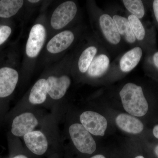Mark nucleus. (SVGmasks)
<instances>
[{"label": "nucleus", "mask_w": 158, "mask_h": 158, "mask_svg": "<svg viewBox=\"0 0 158 158\" xmlns=\"http://www.w3.org/2000/svg\"><path fill=\"white\" fill-rule=\"evenodd\" d=\"M119 95L123 108L130 115L141 117L147 113L148 103L141 86L127 83L120 90Z\"/></svg>", "instance_id": "nucleus-1"}, {"label": "nucleus", "mask_w": 158, "mask_h": 158, "mask_svg": "<svg viewBox=\"0 0 158 158\" xmlns=\"http://www.w3.org/2000/svg\"><path fill=\"white\" fill-rule=\"evenodd\" d=\"M69 133L73 144L80 152L91 154L96 150V142L82 124L72 125L69 128Z\"/></svg>", "instance_id": "nucleus-2"}, {"label": "nucleus", "mask_w": 158, "mask_h": 158, "mask_svg": "<svg viewBox=\"0 0 158 158\" xmlns=\"http://www.w3.org/2000/svg\"><path fill=\"white\" fill-rule=\"evenodd\" d=\"M77 10V6L73 2L62 3L54 11L51 18V26L56 30L62 28L73 19Z\"/></svg>", "instance_id": "nucleus-3"}, {"label": "nucleus", "mask_w": 158, "mask_h": 158, "mask_svg": "<svg viewBox=\"0 0 158 158\" xmlns=\"http://www.w3.org/2000/svg\"><path fill=\"white\" fill-rule=\"evenodd\" d=\"M82 125L90 134L103 136L107 128L108 122L104 116L93 111H86L80 116Z\"/></svg>", "instance_id": "nucleus-4"}, {"label": "nucleus", "mask_w": 158, "mask_h": 158, "mask_svg": "<svg viewBox=\"0 0 158 158\" xmlns=\"http://www.w3.org/2000/svg\"><path fill=\"white\" fill-rule=\"evenodd\" d=\"M45 38L46 30L43 26L37 24L33 26L26 45V53L29 57L37 56L42 48Z\"/></svg>", "instance_id": "nucleus-5"}, {"label": "nucleus", "mask_w": 158, "mask_h": 158, "mask_svg": "<svg viewBox=\"0 0 158 158\" xmlns=\"http://www.w3.org/2000/svg\"><path fill=\"white\" fill-rule=\"evenodd\" d=\"M38 124V121L34 114L25 113L16 116L13 120L11 132L15 136L22 137L33 131Z\"/></svg>", "instance_id": "nucleus-6"}, {"label": "nucleus", "mask_w": 158, "mask_h": 158, "mask_svg": "<svg viewBox=\"0 0 158 158\" xmlns=\"http://www.w3.org/2000/svg\"><path fill=\"white\" fill-rule=\"evenodd\" d=\"M18 73L9 67L0 69V98L9 96L14 91L18 81Z\"/></svg>", "instance_id": "nucleus-7"}, {"label": "nucleus", "mask_w": 158, "mask_h": 158, "mask_svg": "<svg viewBox=\"0 0 158 158\" xmlns=\"http://www.w3.org/2000/svg\"><path fill=\"white\" fill-rule=\"evenodd\" d=\"M70 83V79L67 76L49 77L46 80L48 94L53 99H59L64 96Z\"/></svg>", "instance_id": "nucleus-8"}, {"label": "nucleus", "mask_w": 158, "mask_h": 158, "mask_svg": "<svg viewBox=\"0 0 158 158\" xmlns=\"http://www.w3.org/2000/svg\"><path fill=\"white\" fill-rule=\"evenodd\" d=\"M27 147L37 155H42L46 152L48 142L45 135L40 131H33L24 136Z\"/></svg>", "instance_id": "nucleus-9"}, {"label": "nucleus", "mask_w": 158, "mask_h": 158, "mask_svg": "<svg viewBox=\"0 0 158 158\" xmlns=\"http://www.w3.org/2000/svg\"><path fill=\"white\" fill-rule=\"evenodd\" d=\"M116 123L119 129L129 134H139L144 129V125L141 120L126 113H121L116 116Z\"/></svg>", "instance_id": "nucleus-10"}, {"label": "nucleus", "mask_w": 158, "mask_h": 158, "mask_svg": "<svg viewBox=\"0 0 158 158\" xmlns=\"http://www.w3.org/2000/svg\"><path fill=\"white\" fill-rule=\"evenodd\" d=\"M74 36L69 31H62L53 37L47 46L48 51L51 53L56 54L66 49L73 42Z\"/></svg>", "instance_id": "nucleus-11"}, {"label": "nucleus", "mask_w": 158, "mask_h": 158, "mask_svg": "<svg viewBox=\"0 0 158 158\" xmlns=\"http://www.w3.org/2000/svg\"><path fill=\"white\" fill-rule=\"evenodd\" d=\"M99 24L102 32L110 43L117 44L121 40L120 34L114 20L108 14H103L100 17Z\"/></svg>", "instance_id": "nucleus-12"}, {"label": "nucleus", "mask_w": 158, "mask_h": 158, "mask_svg": "<svg viewBox=\"0 0 158 158\" xmlns=\"http://www.w3.org/2000/svg\"><path fill=\"white\" fill-rule=\"evenodd\" d=\"M142 56V49L138 47L128 51L120 59V69L125 73L131 71L138 65Z\"/></svg>", "instance_id": "nucleus-13"}, {"label": "nucleus", "mask_w": 158, "mask_h": 158, "mask_svg": "<svg viewBox=\"0 0 158 158\" xmlns=\"http://www.w3.org/2000/svg\"><path fill=\"white\" fill-rule=\"evenodd\" d=\"M110 65V59L104 54L99 55L94 59L89 66L88 73L92 77H98L104 74Z\"/></svg>", "instance_id": "nucleus-14"}, {"label": "nucleus", "mask_w": 158, "mask_h": 158, "mask_svg": "<svg viewBox=\"0 0 158 158\" xmlns=\"http://www.w3.org/2000/svg\"><path fill=\"white\" fill-rule=\"evenodd\" d=\"M47 94L46 80L40 79L31 89L29 101L33 104H40L46 100Z\"/></svg>", "instance_id": "nucleus-15"}, {"label": "nucleus", "mask_w": 158, "mask_h": 158, "mask_svg": "<svg viewBox=\"0 0 158 158\" xmlns=\"http://www.w3.org/2000/svg\"><path fill=\"white\" fill-rule=\"evenodd\" d=\"M113 19L120 35L123 36L127 41L130 43L135 42L136 38L131 28L128 20L118 15H114Z\"/></svg>", "instance_id": "nucleus-16"}, {"label": "nucleus", "mask_w": 158, "mask_h": 158, "mask_svg": "<svg viewBox=\"0 0 158 158\" xmlns=\"http://www.w3.org/2000/svg\"><path fill=\"white\" fill-rule=\"evenodd\" d=\"M23 0L0 1V17L9 18L15 15L23 4Z\"/></svg>", "instance_id": "nucleus-17"}, {"label": "nucleus", "mask_w": 158, "mask_h": 158, "mask_svg": "<svg viewBox=\"0 0 158 158\" xmlns=\"http://www.w3.org/2000/svg\"><path fill=\"white\" fill-rule=\"evenodd\" d=\"M97 52V49L94 46L88 48L82 52L78 61L79 70L82 73H85L88 70Z\"/></svg>", "instance_id": "nucleus-18"}, {"label": "nucleus", "mask_w": 158, "mask_h": 158, "mask_svg": "<svg viewBox=\"0 0 158 158\" xmlns=\"http://www.w3.org/2000/svg\"><path fill=\"white\" fill-rule=\"evenodd\" d=\"M123 4L128 11L140 19L144 16L145 11L144 5L140 0H123Z\"/></svg>", "instance_id": "nucleus-19"}, {"label": "nucleus", "mask_w": 158, "mask_h": 158, "mask_svg": "<svg viewBox=\"0 0 158 158\" xmlns=\"http://www.w3.org/2000/svg\"><path fill=\"white\" fill-rule=\"evenodd\" d=\"M128 20L136 38L139 40L144 39L145 35V30L140 19L131 14L128 16Z\"/></svg>", "instance_id": "nucleus-20"}, {"label": "nucleus", "mask_w": 158, "mask_h": 158, "mask_svg": "<svg viewBox=\"0 0 158 158\" xmlns=\"http://www.w3.org/2000/svg\"><path fill=\"white\" fill-rule=\"evenodd\" d=\"M11 29L7 26L0 27V45H2L9 38L11 34Z\"/></svg>", "instance_id": "nucleus-21"}, {"label": "nucleus", "mask_w": 158, "mask_h": 158, "mask_svg": "<svg viewBox=\"0 0 158 158\" xmlns=\"http://www.w3.org/2000/svg\"><path fill=\"white\" fill-rule=\"evenodd\" d=\"M153 7L154 12L156 19L158 23V0L154 1Z\"/></svg>", "instance_id": "nucleus-22"}, {"label": "nucleus", "mask_w": 158, "mask_h": 158, "mask_svg": "<svg viewBox=\"0 0 158 158\" xmlns=\"http://www.w3.org/2000/svg\"><path fill=\"white\" fill-rule=\"evenodd\" d=\"M153 62L156 67L158 69V52H156L153 56Z\"/></svg>", "instance_id": "nucleus-23"}, {"label": "nucleus", "mask_w": 158, "mask_h": 158, "mask_svg": "<svg viewBox=\"0 0 158 158\" xmlns=\"http://www.w3.org/2000/svg\"><path fill=\"white\" fill-rule=\"evenodd\" d=\"M153 134L155 138L158 139V124L154 127L153 129Z\"/></svg>", "instance_id": "nucleus-24"}, {"label": "nucleus", "mask_w": 158, "mask_h": 158, "mask_svg": "<svg viewBox=\"0 0 158 158\" xmlns=\"http://www.w3.org/2000/svg\"><path fill=\"white\" fill-rule=\"evenodd\" d=\"M90 158H106V157L102 155H96L93 156Z\"/></svg>", "instance_id": "nucleus-25"}, {"label": "nucleus", "mask_w": 158, "mask_h": 158, "mask_svg": "<svg viewBox=\"0 0 158 158\" xmlns=\"http://www.w3.org/2000/svg\"><path fill=\"white\" fill-rule=\"evenodd\" d=\"M154 152L155 153L156 155L158 158V144L156 145L155 148Z\"/></svg>", "instance_id": "nucleus-26"}, {"label": "nucleus", "mask_w": 158, "mask_h": 158, "mask_svg": "<svg viewBox=\"0 0 158 158\" xmlns=\"http://www.w3.org/2000/svg\"><path fill=\"white\" fill-rule=\"evenodd\" d=\"M14 158H28L25 156L22 155H18L16 156Z\"/></svg>", "instance_id": "nucleus-27"}, {"label": "nucleus", "mask_w": 158, "mask_h": 158, "mask_svg": "<svg viewBox=\"0 0 158 158\" xmlns=\"http://www.w3.org/2000/svg\"><path fill=\"white\" fill-rule=\"evenodd\" d=\"M28 2L31 3H37L39 2V1H38V0H34V1H33V0H30V1H28Z\"/></svg>", "instance_id": "nucleus-28"}, {"label": "nucleus", "mask_w": 158, "mask_h": 158, "mask_svg": "<svg viewBox=\"0 0 158 158\" xmlns=\"http://www.w3.org/2000/svg\"><path fill=\"white\" fill-rule=\"evenodd\" d=\"M135 158H144L143 156H138L136 157Z\"/></svg>", "instance_id": "nucleus-29"}]
</instances>
